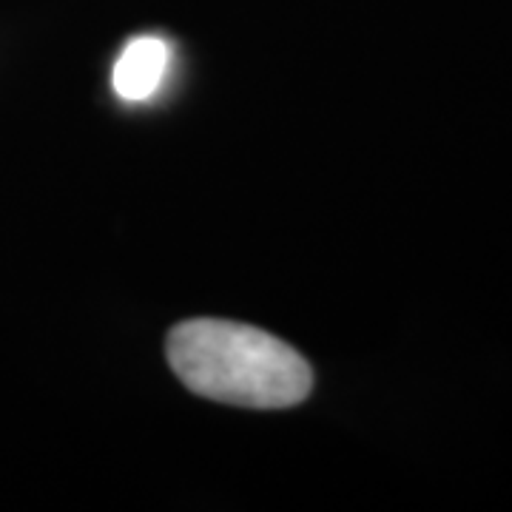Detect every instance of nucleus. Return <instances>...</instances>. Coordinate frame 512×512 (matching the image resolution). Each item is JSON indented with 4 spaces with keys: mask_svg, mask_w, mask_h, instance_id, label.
<instances>
[{
    "mask_svg": "<svg viewBox=\"0 0 512 512\" xmlns=\"http://www.w3.org/2000/svg\"><path fill=\"white\" fill-rule=\"evenodd\" d=\"M171 66V46L163 37H134L114 66V92L128 103H143L163 86Z\"/></svg>",
    "mask_w": 512,
    "mask_h": 512,
    "instance_id": "nucleus-2",
    "label": "nucleus"
},
{
    "mask_svg": "<svg viewBox=\"0 0 512 512\" xmlns=\"http://www.w3.org/2000/svg\"><path fill=\"white\" fill-rule=\"evenodd\" d=\"M168 362L180 382L214 402L282 410L305 402L313 387L311 365L265 330L188 319L168 336Z\"/></svg>",
    "mask_w": 512,
    "mask_h": 512,
    "instance_id": "nucleus-1",
    "label": "nucleus"
}]
</instances>
